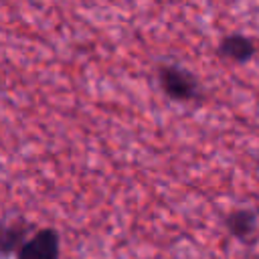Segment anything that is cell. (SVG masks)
<instances>
[{"label": "cell", "instance_id": "cell-3", "mask_svg": "<svg viewBox=\"0 0 259 259\" xmlns=\"http://www.w3.org/2000/svg\"><path fill=\"white\" fill-rule=\"evenodd\" d=\"M217 55L223 61H231V63H247L257 55V45L251 36L243 34V32H231L225 34L219 45H217Z\"/></svg>", "mask_w": 259, "mask_h": 259}, {"label": "cell", "instance_id": "cell-1", "mask_svg": "<svg viewBox=\"0 0 259 259\" xmlns=\"http://www.w3.org/2000/svg\"><path fill=\"white\" fill-rule=\"evenodd\" d=\"M158 83L166 97L178 103H198L204 97L198 77L178 63H160Z\"/></svg>", "mask_w": 259, "mask_h": 259}, {"label": "cell", "instance_id": "cell-5", "mask_svg": "<svg viewBox=\"0 0 259 259\" xmlns=\"http://www.w3.org/2000/svg\"><path fill=\"white\" fill-rule=\"evenodd\" d=\"M32 231V225L24 219H16L8 225H4L2 229V253L4 255H10V253H18L20 247L30 239V233Z\"/></svg>", "mask_w": 259, "mask_h": 259}, {"label": "cell", "instance_id": "cell-2", "mask_svg": "<svg viewBox=\"0 0 259 259\" xmlns=\"http://www.w3.org/2000/svg\"><path fill=\"white\" fill-rule=\"evenodd\" d=\"M61 237L53 227H42L30 235V239L20 247L16 259H59Z\"/></svg>", "mask_w": 259, "mask_h": 259}, {"label": "cell", "instance_id": "cell-4", "mask_svg": "<svg viewBox=\"0 0 259 259\" xmlns=\"http://www.w3.org/2000/svg\"><path fill=\"white\" fill-rule=\"evenodd\" d=\"M257 223H259V214L253 208L241 206V208H233L227 217H225V227L229 231L231 237H235L237 241L251 245L257 233Z\"/></svg>", "mask_w": 259, "mask_h": 259}]
</instances>
